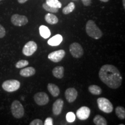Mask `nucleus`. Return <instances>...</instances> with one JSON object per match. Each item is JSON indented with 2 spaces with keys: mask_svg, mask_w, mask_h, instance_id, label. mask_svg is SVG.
I'll return each mask as SVG.
<instances>
[{
  "mask_svg": "<svg viewBox=\"0 0 125 125\" xmlns=\"http://www.w3.org/2000/svg\"><path fill=\"white\" fill-rule=\"evenodd\" d=\"M34 100L37 105L42 106L48 104L49 101L48 95L45 92H38L34 96Z\"/></svg>",
  "mask_w": 125,
  "mask_h": 125,
  "instance_id": "9",
  "label": "nucleus"
},
{
  "mask_svg": "<svg viewBox=\"0 0 125 125\" xmlns=\"http://www.w3.org/2000/svg\"><path fill=\"white\" fill-rule=\"evenodd\" d=\"M6 34V30L1 24H0V38H4Z\"/></svg>",
  "mask_w": 125,
  "mask_h": 125,
  "instance_id": "29",
  "label": "nucleus"
},
{
  "mask_svg": "<svg viewBox=\"0 0 125 125\" xmlns=\"http://www.w3.org/2000/svg\"><path fill=\"white\" fill-rule=\"evenodd\" d=\"M28 0H18V2L20 4H24L26 2H27Z\"/></svg>",
  "mask_w": 125,
  "mask_h": 125,
  "instance_id": "32",
  "label": "nucleus"
},
{
  "mask_svg": "<svg viewBox=\"0 0 125 125\" xmlns=\"http://www.w3.org/2000/svg\"><path fill=\"white\" fill-rule=\"evenodd\" d=\"M100 1H102V2H107L108 1H109V0H100Z\"/></svg>",
  "mask_w": 125,
  "mask_h": 125,
  "instance_id": "34",
  "label": "nucleus"
},
{
  "mask_svg": "<svg viewBox=\"0 0 125 125\" xmlns=\"http://www.w3.org/2000/svg\"><path fill=\"white\" fill-rule=\"evenodd\" d=\"M39 30H40V34L42 37L45 39L48 38L51 36V32L49 28L46 26L42 25L39 28Z\"/></svg>",
  "mask_w": 125,
  "mask_h": 125,
  "instance_id": "18",
  "label": "nucleus"
},
{
  "mask_svg": "<svg viewBox=\"0 0 125 125\" xmlns=\"http://www.w3.org/2000/svg\"><path fill=\"white\" fill-rule=\"evenodd\" d=\"M37 48H38V46L37 43L34 41H31L25 44L22 49V52L25 56H30L35 52Z\"/></svg>",
  "mask_w": 125,
  "mask_h": 125,
  "instance_id": "7",
  "label": "nucleus"
},
{
  "mask_svg": "<svg viewBox=\"0 0 125 125\" xmlns=\"http://www.w3.org/2000/svg\"><path fill=\"white\" fill-rule=\"evenodd\" d=\"M65 55V52L62 49L58 50L51 52L48 55V59L52 62H60L64 57Z\"/></svg>",
  "mask_w": 125,
  "mask_h": 125,
  "instance_id": "10",
  "label": "nucleus"
},
{
  "mask_svg": "<svg viewBox=\"0 0 125 125\" xmlns=\"http://www.w3.org/2000/svg\"><path fill=\"white\" fill-rule=\"evenodd\" d=\"M62 37L60 34L53 36L52 38L49 39L48 41V43L51 46H57L62 43Z\"/></svg>",
  "mask_w": 125,
  "mask_h": 125,
  "instance_id": "16",
  "label": "nucleus"
},
{
  "mask_svg": "<svg viewBox=\"0 0 125 125\" xmlns=\"http://www.w3.org/2000/svg\"><path fill=\"white\" fill-rule=\"evenodd\" d=\"M10 20L14 26H19V27L24 26L27 24L29 21V20L26 16L20 15L19 14H14L12 15Z\"/></svg>",
  "mask_w": 125,
  "mask_h": 125,
  "instance_id": "8",
  "label": "nucleus"
},
{
  "mask_svg": "<svg viewBox=\"0 0 125 125\" xmlns=\"http://www.w3.org/2000/svg\"><path fill=\"white\" fill-rule=\"evenodd\" d=\"M65 97L68 103H71L75 101L78 96V92L74 87H70L65 92Z\"/></svg>",
  "mask_w": 125,
  "mask_h": 125,
  "instance_id": "12",
  "label": "nucleus"
},
{
  "mask_svg": "<svg viewBox=\"0 0 125 125\" xmlns=\"http://www.w3.org/2000/svg\"><path fill=\"white\" fill-rule=\"evenodd\" d=\"M115 114L116 116L121 119H125V109L124 107L118 106L115 108Z\"/></svg>",
  "mask_w": 125,
  "mask_h": 125,
  "instance_id": "22",
  "label": "nucleus"
},
{
  "mask_svg": "<svg viewBox=\"0 0 125 125\" xmlns=\"http://www.w3.org/2000/svg\"><path fill=\"white\" fill-rule=\"evenodd\" d=\"M64 101L61 98H59L53 103L52 107V111L54 115H59L62 113L63 108Z\"/></svg>",
  "mask_w": 125,
  "mask_h": 125,
  "instance_id": "13",
  "label": "nucleus"
},
{
  "mask_svg": "<svg viewBox=\"0 0 125 125\" xmlns=\"http://www.w3.org/2000/svg\"><path fill=\"white\" fill-rule=\"evenodd\" d=\"M64 68L62 66H57L53 69L52 74L53 76L58 79H62L64 76Z\"/></svg>",
  "mask_w": 125,
  "mask_h": 125,
  "instance_id": "17",
  "label": "nucleus"
},
{
  "mask_svg": "<svg viewBox=\"0 0 125 125\" xmlns=\"http://www.w3.org/2000/svg\"><path fill=\"white\" fill-rule=\"evenodd\" d=\"M53 125V121L51 117H48L46 119L44 122V125Z\"/></svg>",
  "mask_w": 125,
  "mask_h": 125,
  "instance_id": "30",
  "label": "nucleus"
},
{
  "mask_svg": "<svg viewBox=\"0 0 125 125\" xmlns=\"http://www.w3.org/2000/svg\"><path fill=\"white\" fill-rule=\"evenodd\" d=\"M66 119L68 122H73L75 120V115L73 112H68L66 115Z\"/></svg>",
  "mask_w": 125,
  "mask_h": 125,
  "instance_id": "27",
  "label": "nucleus"
},
{
  "mask_svg": "<svg viewBox=\"0 0 125 125\" xmlns=\"http://www.w3.org/2000/svg\"><path fill=\"white\" fill-rule=\"evenodd\" d=\"M86 32L89 37L95 40H98L101 38L103 35L101 30L97 26L94 21L92 20L87 21L86 24Z\"/></svg>",
  "mask_w": 125,
  "mask_h": 125,
  "instance_id": "2",
  "label": "nucleus"
},
{
  "mask_svg": "<svg viewBox=\"0 0 125 125\" xmlns=\"http://www.w3.org/2000/svg\"><path fill=\"white\" fill-rule=\"evenodd\" d=\"M69 50L70 53L74 58H80L83 55V49L82 46L78 42H74L70 45Z\"/></svg>",
  "mask_w": 125,
  "mask_h": 125,
  "instance_id": "6",
  "label": "nucleus"
},
{
  "mask_svg": "<svg viewBox=\"0 0 125 125\" xmlns=\"http://www.w3.org/2000/svg\"><path fill=\"white\" fill-rule=\"evenodd\" d=\"M88 90L90 93L93 95H96V96L101 94L102 93V89L101 87L96 85L89 86L88 87Z\"/></svg>",
  "mask_w": 125,
  "mask_h": 125,
  "instance_id": "20",
  "label": "nucleus"
},
{
  "mask_svg": "<svg viewBox=\"0 0 125 125\" xmlns=\"http://www.w3.org/2000/svg\"><path fill=\"white\" fill-rule=\"evenodd\" d=\"M46 3L51 7L56 8H61L62 4L59 0H46Z\"/></svg>",
  "mask_w": 125,
  "mask_h": 125,
  "instance_id": "24",
  "label": "nucleus"
},
{
  "mask_svg": "<svg viewBox=\"0 0 125 125\" xmlns=\"http://www.w3.org/2000/svg\"><path fill=\"white\" fill-rule=\"evenodd\" d=\"M90 115V109L86 106H83L79 108L76 111V116L79 120L87 119Z\"/></svg>",
  "mask_w": 125,
  "mask_h": 125,
  "instance_id": "11",
  "label": "nucleus"
},
{
  "mask_svg": "<svg viewBox=\"0 0 125 125\" xmlns=\"http://www.w3.org/2000/svg\"><path fill=\"white\" fill-rule=\"evenodd\" d=\"M82 2L83 4L85 6H89L91 4L92 0H82Z\"/></svg>",
  "mask_w": 125,
  "mask_h": 125,
  "instance_id": "31",
  "label": "nucleus"
},
{
  "mask_svg": "<svg viewBox=\"0 0 125 125\" xmlns=\"http://www.w3.org/2000/svg\"><path fill=\"white\" fill-rule=\"evenodd\" d=\"M2 1V0H0V1Z\"/></svg>",
  "mask_w": 125,
  "mask_h": 125,
  "instance_id": "35",
  "label": "nucleus"
},
{
  "mask_svg": "<svg viewBox=\"0 0 125 125\" xmlns=\"http://www.w3.org/2000/svg\"><path fill=\"white\" fill-rule=\"evenodd\" d=\"M43 123L42 120L40 119H36L33 120L30 123V125H42Z\"/></svg>",
  "mask_w": 125,
  "mask_h": 125,
  "instance_id": "28",
  "label": "nucleus"
},
{
  "mask_svg": "<svg viewBox=\"0 0 125 125\" xmlns=\"http://www.w3.org/2000/svg\"><path fill=\"white\" fill-rule=\"evenodd\" d=\"M98 76L101 81L109 88L116 89L122 85L123 78L116 67L111 64H105L100 69Z\"/></svg>",
  "mask_w": 125,
  "mask_h": 125,
  "instance_id": "1",
  "label": "nucleus"
},
{
  "mask_svg": "<svg viewBox=\"0 0 125 125\" xmlns=\"http://www.w3.org/2000/svg\"><path fill=\"white\" fill-rule=\"evenodd\" d=\"M47 88H48V91L51 94L52 96L56 97H57L60 94V89H59L58 86L55 85V84L49 83L47 86Z\"/></svg>",
  "mask_w": 125,
  "mask_h": 125,
  "instance_id": "15",
  "label": "nucleus"
},
{
  "mask_svg": "<svg viewBox=\"0 0 125 125\" xmlns=\"http://www.w3.org/2000/svg\"><path fill=\"white\" fill-rule=\"evenodd\" d=\"M29 61L26 60H20L16 62L15 66L17 68H21L23 67H25L29 65Z\"/></svg>",
  "mask_w": 125,
  "mask_h": 125,
  "instance_id": "26",
  "label": "nucleus"
},
{
  "mask_svg": "<svg viewBox=\"0 0 125 125\" xmlns=\"http://www.w3.org/2000/svg\"><path fill=\"white\" fill-rule=\"evenodd\" d=\"M45 21L50 24H56L58 23L59 19L56 15L52 13H47L45 16Z\"/></svg>",
  "mask_w": 125,
  "mask_h": 125,
  "instance_id": "19",
  "label": "nucleus"
},
{
  "mask_svg": "<svg viewBox=\"0 0 125 125\" xmlns=\"http://www.w3.org/2000/svg\"><path fill=\"white\" fill-rule=\"evenodd\" d=\"M93 122L96 125H107V121L104 117L100 115H97L93 118Z\"/></svg>",
  "mask_w": 125,
  "mask_h": 125,
  "instance_id": "21",
  "label": "nucleus"
},
{
  "mask_svg": "<svg viewBox=\"0 0 125 125\" xmlns=\"http://www.w3.org/2000/svg\"><path fill=\"white\" fill-rule=\"evenodd\" d=\"M42 7L45 10L51 12V13H57V12H59L58 8L51 7V6H49V5L47 4L46 3H44V4H43Z\"/></svg>",
  "mask_w": 125,
  "mask_h": 125,
  "instance_id": "25",
  "label": "nucleus"
},
{
  "mask_svg": "<svg viewBox=\"0 0 125 125\" xmlns=\"http://www.w3.org/2000/svg\"><path fill=\"white\" fill-rule=\"evenodd\" d=\"M20 87V82L16 79H9L4 81L2 84V87L5 91L13 92L18 90Z\"/></svg>",
  "mask_w": 125,
  "mask_h": 125,
  "instance_id": "5",
  "label": "nucleus"
},
{
  "mask_svg": "<svg viewBox=\"0 0 125 125\" xmlns=\"http://www.w3.org/2000/svg\"><path fill=\"white\" fill-rule=\"evenodd\" d=\"M35 69L34 67H29L20 70L19 74L20 75L23 77H30V76L35 75Z\"/></svg>",
  "mask_w": 125,
  "mask_h": 125,
  "instance_id": "14",
  "label": "nucleus"
},
{
  "mask_svg": "<svg viewBox=\"0 0 125 125\" xmlns=\"http://www.w3.org/2000/svg\"><path fill=\"white\" fill-rule=\"evenodd\" d=\"M75 8V5L74 3L73 2H70L68 5L62 9V13L64 14V15H68V14L71 13L74 10Z\"/></svg>",
  "mask_w": 125,
  "mask_h": 125,
  "instance_id": "23",
  "label": "nucleus"
},
{
  "mask_svg": "<svg viewBox=\"0 0 125 125\" xmlns=\"http://www.w3.org/2000/svg\"><path fill=\"white\" fill-rule=\"evenodd\" d=\"M98 108L104 113L109 114L113 111V105L108 99L105 97H100L97 100Z\"/></svg>",
  "mask_w": 125,
  "mask_h": 125,
  "instance_id": "3",
  "label": "nucleus"
},
{
  "mask_svg": "<svg viewBox=\"0 0 125 125\" xmlns=\"http://www.w3.org/2000/svg\"><path fill=\"white\" fill-rule=\"evenodd\" d=\"M11 112L14 118L20 119L24 116V108L21 103L18 100H15L11 104Z\"/></svg>",
  "mask_w": 125,
  "mask_h": 125,
  "instance_id": "4",
  "label": "nucleus"
},
{
  "mask_svg": "<svg viewBox=\"0 0 125 125\" xmlns=\"http://www.w3.org/2000/svg\"><path fill=\"white\" fill-rule=\"evenodd\" d=\"M122 2H123V7H124V9H125V0H122Z\"/></svg>",
  "mask_w": 125,
  "mask_h": 125,
  "instance_id": "33",
  "label": "nucleus"
}]
</instances>
